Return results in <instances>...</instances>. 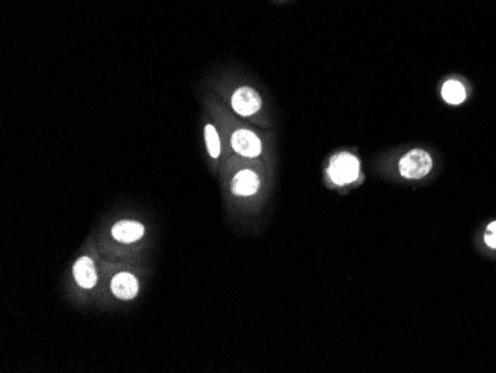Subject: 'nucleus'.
I'll return each mask as SVG.
<instances>
[{"label": "nucleus", "instance_id": "nucleus-1", "mask_svg": "<svg viewBox=\"0 0 496 373\" xmlns=\"http://www.w3.org/2000/svg\"><path fill=\"white\" fill-rule=\"evenodd\" d=\"M433 168V159L424 149H413L400 159L398 170L405 179H424Z\"/></svg>", "mask_w": 496, "mask_h": 373}, {"label": "nucleus", "instance_id": "nucleus-2", "mask_svg": "<svg viewBox=\"0 0 496 373\" xmlns=\"http://www.w3.org/2000/svg\"><path fill=\"white\" fill-rule=\"evenodd\" d=\"M360 175L358 159L351 153L336 155L329 165V176L336 184H348L357 180Z\"/></svg>", "mask_w": 496, "mask_h": 373}, {"label": "nucleus", "instance_id": "nucleus-3", "mask_svg": "<svg viewBox=\"0 0 496 373\" xmlns=\"http://www.w3.org/2000/svg\"><path fill=\"white\" fill-rule=\"evenodd\" d=\"M232 109L241 116H251L262 109V97L251 87H239L232 96Z\"/></svg>", "mask_w": 496, "mask_h": 373}, {"label": "nucleus", "instance_id": "nucleus-4", "mask_svg": "<svg viewBox=\"0 0 496 373\" xmlns=\"http://www.w3.org/2000/svg\"><path fill=\"white\" fill-rule=\"evenodd\" d=\"M231 144L236 153L247 158H256L262 153V141L256 132L250 129H236L232 134Z\"/></svg>", "mask_w": 496, "mask_h": 373}, {"label": "nucleus", "instance_id": "nucleus-5", "mask_svg": "<svg viewBox=\"0 0 496 373\" xmlns=\"http://www.w3.org/2000/svg\"><path fill=\"white\" fill-rule=\"evenodd\" d=\"M112 291L113 295L122 301H129L136 298L139 293L137 278L129 272H120L112 279Z\"/></svg>", "mask_w": 496, "mask_h": 373}, {"label": "nucleus", "instance_id": "nucleus-6", "mask_svg": "<svg viewBox=\"0 0 496 373\" xmlns=\"http://www.w3.org/2000/svg\"><path fill=\"white\" fill-rule=\"evenodd\" d=\"M260 179L251 170L239 171L232 182V191L238 196H250L259 191Z\"/></svg>", "mask_w": 496, "mask_h": 373}, {"label": "nucleus", "instance_id": "nucleus-7", "mask_svg": "<svg viewBox=\"0 0 496 373\" xmlns=\"http://www.w3.org/2000/svg\"><path fill=\"white\" fill-rule=\"evenodd\" d=\"M73 277L76 283L84 289H92L97 284V271L89 258H80L73 266Z\"/></svg>", "mask_w": 496, "mask_h": 373}, {"label": "nucleus", "instance_id": "nucleus-8", "mask_svg": "<svg viewBox=\"0 0 496 373\" xmlns=\"http://www.w3.org/2000/svg\"><path fill=\"white\" fill-rule=\"evenodd\" d=\"M144 234V226L139 222L122 220L117 222L112 228V235L119 243H134L140 239Z\"/></svg>", "mask_w": 496, "mask_h": 373}, {"label": "nucleus", "instance_id": "nucleus-9", "mask_svg": "<svg viewBox=\"0 0 496 373\" xmlns=\"http://www.w3.org/2000/svg\"><path fill=\"white\" fill-rule=\"evenodd\" d=\"M441 97L449 104H461L466 99L465 88L458 81H447L443 88H441Z\"/></svg>", "mask_w": 496, "mask_h": 373}, {"label": "nucleus", "instance_id": "nucleus-10", "mask_svg": "<svg viewBox=\"0 0 496 373\" xmlns=\"http://www.w3.org/2000/svg\"><path fill=\"white\" fill-rule=\"evenodd\" d=\"M205 143H207V151L211 158H217L220 155V140L216 128L211 124L205 127Z\"/></svg>", "mask_w": 496, "mask_h": 373}, {"label": "nucleus", "instance_id": "nucleus-11", "mask_svg": "<svg viewBox=\"0 0 496 373\" xmlns=\"http://www.w3.org/2000/svg\"><path fill=\"white\" fill-rule=\"evenodd\" d=\"M485 243L490 247V248H496V222H492L485 234Z\"/></svg>", "mask_w": 496, "mask_h": 373}]
</instances>
